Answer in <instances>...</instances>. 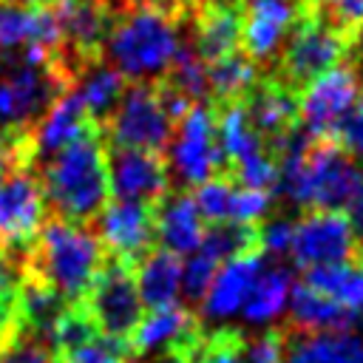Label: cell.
Wrapping results in <instances>:
<instances>
[{
  "label": "cell",
  "mask_w": 363,
  "mask_h": 363,
  "mask_svg": "<svg viewBox=\"0 0 363 363\" xmlns=\"http://www.w3.org/2000/svg\"><path fill=\"white\" fill-rule=\"evenodd\" d=\"M184 20L187 11L153 0H130L113 11L108 37L102 43V57L125 79H162L184 45Z\"/></svg>",
  "instance_id": "cell-1"
},
{
  "label": "cell",
  "mask_w": 363,
  "mask_h": 363,
  "mask_svg": "<svg viewBox=\"0 0 363 363\" xmlns=\"http://www.w3.org/2000/svg\"><path fill=\"white\" fill-rule=\"evenodd\" d=\"M40 164V187L57 218L88 224L108 204V147L99 130L79 136Z\"/></svg>",
  "instance_id": "cell-2"
},
{
  "label": "cell",
  "mask_w": 363,
  "mask_h": 363,
  "mask_svg": "<svg viewBox=\"0 0 363 363\" xmlns=\"http://www.w3.org/2000/svg\"><path fill=\"white\" fill-rule=\"evenodd\" d=\"M102 261V241L94 230H88V224L62 221L54 216L43 221L37 238L31 241L23 272L48 284L65 303H82Z\"/></svg>",
  "instance_id": "cell-3"
},
{
  "label": "cell",
  "mask_w": 363,
  "mask_h": 363,
  "mask_svg": "<svg viewBox=\"0 0 363 363\" xmlns=\"http://www.w3.org/2000/svg\"><path fill=\"white\" fill-rule=\"evenodd\" d=\"M346 51H349V37L306 6V11L298 17L295 28L289 31L286 43L278 51L275 79L292 94H298L309 79L337 65L346 57Z\"/></svg>",
  "instance_id": "cell-4"
},
{
  "label": "cell",
  "mask_w": 363,
  "mask_h": 363,
  "mask_svg": "<svg viewBox=\"0 0 363 363\" xmlns=\"http://www.w3.org/2000/svg\"><path fill=\"white\" fill-rule=\"evenodd\" d=\"M102 139L113 147H139L162 153L173 136V119L162 105L156 85L133 82L125 88L119 105L99 128Z\"/></svg>",
  "instance_id": "cell-5"
},
{
  "label": "cell",
  "mask_w": 363,
  "mask_h": 363,
  "mask_svg": "<svg viewBox=\"0 0 363 363\" xmlns=\"http://www.w3.org/2000/svg\"><path fill=\"white\" fill-rule=\"evenodd\" d=\"M176 122L179 128L167 142V173H173L182 184L196 187L227 170V159L216 139V105L193 102L187 113Z\"/></svg>",
  "instance_id": "cell-6"
},
{
  "label": "cell",
  "mask_w": 363,
  "mask_h": 363,
  "mask_svg": "<svg viewBox=\"0 0 363 363\" xmlns=\"http://www.w3.org/2000/svg\"><path fill=\"white\" fill-rule=\"evenodd\" d=\"M360 94V71L354 65H332L298 91V125L309 139L337 136Z\"/></svg>",
  "instance_id": "cell-7"
},
{
  "label": "cell",
  "mask_w": 363,
  "mask_h": 363,
  "mask_svg": "<svg viewBox=\"0 0 363 363\" xmlns=\"http://www.w3.org/2000/svg\"><path fill=\"white\" fill-rule=\"evenodd\" d=\"M82 306L88 309L96 332L105 337H128L142 318V298L136 289L133 264L111 258L102 261L99 272L94 275Z\"/></svg>",
  "instance_id": "cell-8"
},
{
  "label": "cell",
  "mask_w": 363,
  "mask_h": 363,
  "mask_svg": "<svg viewBox=\"0 0 363 363\" xmlns=\"http://www.w3.org/2000/svg\"><path fill=\"white\" fill-rule=\"evenodd\" d=\"M45 221V199L37 173L28 164L0 173V247L28 252Z\"/></svg>",
  "instance_id": "cell-9"
},
{
  "label": "cell",
  "mask_w": 363,
  "mask_h": 363,
  "mask_svg": "<svg viewBox=\"0 0 363 363\" xmlns=\"http://www.w3.org/2000/svg\"><path fill=\"white\" fill-rule=\"evenodd\" d=\"M48 9L60 26L62 60L71 74H77L88 60L102 57V43L113 20L108 0H51Z\"/></svg>",
  "instance_id": "cell-10"
},
{
  "label": "cell",
  "mask_w": 363,
  "mask_h": 363,
  "mask_svg": "<svg viewBox=\"0 0 363 363\" xmlns=\"http://www.w3.org/2000/svg\"><path fill=\"white\" fill-rule=\"evenodd\" d=\"M289 255L301 269L360 255L354 233L340 210H309L292 230Z\"/></svg>",
  "instance_id": "cell-11"
},
{
  "label": "cell",
  "mask_w": 363,
  "mask_h": 363,
  "mask_svg": "<svg viewBox=\"0 0 363 363\" xmlns=\"http://www.w3.org/2000/svg\"><path fill=\"white\" fill-rule=\"evenodd\" d=\"M303 11L306 0H241L244 54L255 65L275 60Z\"/></svg>",
  "instance_id": "cell-12"
},
{
  "label": "cell",
  "mask_w": 363,
  "mask_h": 363,
  "mask_svg": "<svg viewBox=\"0 0 363 363\" xmlns=\"http://www.w3.org/2000/svg\"><path fill=\"white\" fill-rule=\"evenodd\" d=\"M108 184L116 199L156 204L170 193V173L162 153L139 147H108Z\"/></svg>",
  "instance_id": "cell-13"
},
{
  "label": "cell",
  "mask_w": 363,
  "mask_h": 363,
  "mask_svg": "<svg viewBox=\"0 0 363 363\" xmlns=\"http://www.w3.org/2000/svg\"><path fill=\"white\" fill-rule=\"evenodd\" d=\"M99 241L111 258L136 264L145 252H150L156 241L153 230V207L145 201L116 199L99 210Z\"/></svg>",
  "instance_id": "cell-14"
},
{
  "label": "cell",
  "mask_w": 363,
  "mask_h": 363,
  "mask_svg": "<svg viewBox=\"0 0 363 363\" xmlns=\"http://www.w3.org/2000/svg\"><path fill=\"white\" fill-rule=\"evenodd\" d=\"M99 130V125H94V119L88 116L85 105L79 102L74 88H65L45 111L43 116L31 125L28 136H26V150H28V167L48 159L51 153L62 150L65 145L77 142L79 136Z\"/></svg>",
  "instance_id": "cell-15"
},
{
  "label": "cell",
  "mask_w": 363,
  "mask_h": 363,
  "mask_svg": "<svg viewBox=\"0 0 363 363\" xmlns=\"http://www.w3.org/2000/svg\"><path fill=\"white\" fill-rule=\"evenodd\" d=\"M261 267H264L261 250H247V252L227 258L224 267L216 269V275H213V281L201 298L204 318L207 320H224V318L235 315L244 306L250 286L258 278Z\"/></svg>",
  "instance_id": "cell-16"
},
{
  "label": "cell",
  "mask_w": 363,
  "mask_h": 363,
  "mask_svg": "<svg viewBox=\"0 0 363 363\" xmlns=\"http://www.w3.org/2000/svg\"><path fill=\"white\" fill-rule=\"evenodd\" d=\"M199 332L193 312L173 301L164 306L150 309L145 318H139V323L133 326V332L128 335V349L130 357L133 354H164L173 349H182L193 335Z\"/></svg>",
  "instance_id": "cell-17"
},
{
  "label": "cell",
  "mask_w": 363,
  "mask_h": 363,
  "mask_svg": "<svg viewBox=\"0 0 363 363\" xmlns=\"http://www.w3.org/2000/svg\"><path fill=\"white\" fill-rule=\"evenodd\" d=\"M241 102L255 133L269 147L298 125V96L278 79H258Z\"/></svg>",
  "instance_id": "cell-18"
},
{
  "label": "cell",
  "mask_w": 363,
  "mask_h": 363,
  "mask_svg": "<svg viewBox=\"0 0 363 363\" xmlns=\"http://www.w3.org/2000/svg\"><path fill=\"white\" fill-rule=\"evenodd\" d=\"M284 363H363V337L346 332L284 329Z\"/></svg>",
  "instance_id": "cell-19"
},
{
  "label": "cell",
  "mask_w": 363,
  "mask_h": 363,
  "mask_svg": "<svg viewBox=\"0 0 363 363\" xmlns=\"http://www.w3.org/2000/svg\"><path fill=\"white\" fill-rule=\"evenodd\" d=\"M153 230L156 241L164 250L176 255H190L204 238V218L199 216L193 196L167 193L162 201L153 204Z\"/></svg>",
  "instance_id": "cell-20"
},
{
  "label": "cell",
  "mask_w": 363,
  "mask_h": 363,
  "mask_svg": "<svg viewBox=\"0 0 363 363\" xmlns=\"http://www.w3.org/2000/svg\"><path fill=\"white\" fill-rule=\"evenodd\" d=\"M71 88L77 91V96L85 105V111L94 119V125L102 128L105 119L119 105V99H122V94H125L128 85H125V77L111 62H102V57H96V60H88L74 74Z\"/></svg>",
  "instance_id": "cell-21"
},
{
  "label": "cell",
  "mask_w": 363,
  "mask_h": 363,
  "mask_svg": "<svg viewBox=\"0 0 363 363\" xmlns=\"http://www.w3.org/2000/svg\"><path fill=\"white\" fill-rule=\"evenodd\" d=\"M289 312H292L289 326L303 332H346L357 320L352 309H346L343 303H337L335 298H329L326 292L309 284H301L289 292Z\"/></svg>",
  "instance_id": "cell-22"
},
{
  "label": "cell",
  "mask_w": 363,
  "mask_h": 363,
  "mask_svg": "<svg viewBox=\"0 0 363 363\" xmlns=\"http://www.w3.org/2000/svg\"><path fill=\"white\" fill-rule=\"evenodd\" d=\"M136 289L142 298V306L156 309L164 303H173L182 289V258L170 250H150L133 264Z\"/></svg>",
  "instance_id": "cell-23"
},
{
  "label": "cell",
  "mask_w": 363,
  "mask_h": 363,
  "mask_svg": "<svg viewBox=\"0 0 363 363\" xmlns=\"http://www.w3.org/2000/svg\"><path fill=\"white\" fill-rule=\"evenodd\" d=\"M289 292H292V272L281 264H269V267L264 264L250 286L241 312L250 323H269L286 309Z\"/></svg>",
  "instance_id": "cell-24"
},
{
  "label": "cell",
  "mask_w": 363,
  "mask_h": 363,
  "mask_svg": "<svg viewBox=\"0 0 363 363\" xmlns=\"http://www.w3.org/2000/svg\"><path fill=\"white\" fill-rule=\"evenodd\" d=\"M303 284L326 292L346 309L360 312L363 309V255H354V258L337 261V264L309 267L303 275Z\"/></svg>",
  "instance_id": "cell-25"
},
{
  "label": "cell",
  "mask_w": 363,
  "mask_h": 363,
  "mask_svg": "<svg viewBox=\"0 0 363 363\" xmlns=\"http://www.w3.org/2000/svg\"><path fill=\"white\" fill-rule=\"evenodd\" d=\"M216 139H218V147L227 159V167L261 147L264 139L255 133L250 116H247V108L241 99H233V102H218V111H216Z\"/></svg>",
  "instance_id": "cell-26"
},
{
  "label": "cell",
  "mask_w": 363,
  "mask_h": 363,
  "mask_svg": "<svg viewBox=\"0 0 363 363\" xmlns=\"http://www.w3.org/2000/svg\"><path fill=\"white\" fill-rule=\"evenodd\" d=\"M255 82H258V65L241 51H233L207 62V88L216 105L244 99Z\"/></svg>",
  "instance_id": "cell-27"
},
{
  "label": "cell",
  "mask_w": 363,
  "mask_h": 363,
  "mask_svg": "<svg viewBox=\"0 0 363 363\" xmlns=\"http://www.w3.org/2000/svg\"><path fill=\"white\" fill-rule=\"evenodd\" d=\"M184 363H244V335L238 329L196 332L182 346Z\"/></svg>",
  "instance_id": "cell-28"
},
{
  "label": "cell",
  "mask_w": 363,
  "mask_h": 363,
  "mask_svg": "<svg viewBox=\"0 0 363 363\" xmlns=\"http://www.w3.org/2000/svg\"><path fill=\"white\" fill-rule=\"evenodd\" d=\"M199 250L207 252L216 261H227L238 252L258 250V224L216 221L210 230H204V238H201Z\"/></svg>",
  "instance_id": "cell-29"
},
{
  "label": "cell",
  "mask_w": 363,
  "mask_h": 363,
  "mask_svg": "<svg viewBox=\"0 0 363 363\" xmlns=\"http://www.w3.org/2000/svg\"><path fill=\"white\" fill-rule=\"evenodd\" d=\"M162 82H167L170 88H176L179 94H184L190 102H201L210 96L207 88V62L184 43L173 60V65L167 68V74L162 77Z\"/></svg>",
  "instance_id": "cell-30"
},
{
  "label": "cell",
  "mask_w": 363,
  "mask_h": 363,
  "mask_svg": "<svg viewBox=\"0 0 363 363\" xmlns=\"http://www.w3.org/2000/svg\"><path fill=\"white\" fill-rule=\"evenodd\" d=\"M96 335L99 332L88 315V309L82 303H68L51 332V349H54V354H62V352H71V349L94 340Z\"/></svg>",
  "instance_id": "cell-31"
},
{
  "label": "cell",
  "mask_w": 363,
  "mask_h": 363,
  "mask_svg": "<svg viewBox=\"0 0 363 363\" xmlns=\"http://www.w3.org/2000/svg\"><path fill=\"white\" fill-rule=\"evenodd\" d=\"M233 187H235V182H233L230 176H224V173H218V176H213V179L196 184V196H193V201H196L199 216H201L204 221H210V224H216V221H227Z\"/></svg>",
  "instance_id": "cell-32"
},
{
  "label": "cell",
  "mask_w": 363,
  "mask_h": 363,
  "mask_svg": "<svg viewBox=\"0 0 363 363\" xmlns=\"http://www.w3.org/2000/svg\"><path fill=\"white\" fill-rule=\"evenodd\" d=\"M60 363H128L130 357V349H128V340L125 337H105V335H96L94 340L71 349V352H62V354H54Z\"/></svg>",
  "instance_id": "cell-33"
},
{
  "label": "cell",
  "mask_w": 363,
  "mask_h": 363,
  "mask_svg": "<svg viewBox=\"0 0 363 363\" xmlns=\"http://www.w3.org/2000/svg\"><path fill=\"white\" fill-rule=\"evenodd\" d=\"M272 207V196L267 190H252V187H233L230 196V213L227 221H238V224H261V218L269 213Z\"/></svg>",
  "instance_id": "cell-34"
},
{
  "label": "cell",
  "mask_w": 363,
  "mask_h": 363,
  "mask_svg": "<svg viewBox=\"0 0 363 363\" xmlns=\"http://www.w3.org/2000/svg\"><path fill=\"white\" fill-rule=\"evenodd\" d=\"M216 267H218V261L210 258L201 250H196L187 258V264H182V289H184V295L190 301L201 303V298H204V292H207V286H210V281L216 275Z\"/></svg>",
  "instance_id": "cell-35"
},
{
  "label": "cell",
  "mask_w": 363,
  "mask_h": 363,
  "mask_svg": "<svg viewBox=\"0 0 363 363\" xmlns=\"http://www.w3.org/2000/svg\"><path fill=\"white\" fill-rule=\"evenodd\" d=\"M244 363H284V329H267L244 340Z\"/></svg>",
  "instance_id": "cell-36"
},
{
  "label": "cell",
  "mask_w": 363,
  "mask_h": 363,
  "mask_svg": "<svg viewBox=\"0 0 363 363\" xmlns=\"http://www.w3.org/2000/svg\"><path fill=\"white\" fill-rule=\"evenodd\" d=\"M292 230L295 224L286 216H275L267 224H258V250L272 255H286L292 244Z\"/></svg>",
  "instance_id": "cell-37"
},
{
  "label": "cell",
  "mask_w": 363,
  "mask_h": 363,
  "mask_svg": "<svg viewBox=\"0 0 363 363\" xmlns=\"http://www.w3.org/2000/svg\"><path fill=\"white\" fill-rule=\"evenodd\" d=\"M335 139H340V147L363 164V88H360V94H357V99H354V105H352L349 116L343 119Z\"/></svg>",
  "instance_id": "cell-38"
},
{
  "label": "cell",
  "mask_w": 363,
  "mask_h": 363,
  "mask_svg": "<svg viewBox=\"0 0 363 363\" xmlns=\"http://www.w3.org/2000/svg\"><path fill=\"white\" fill-rule=\"evenodd\" d=\"M343 216H346V221H349V227H352V233H354L357 250H360V255H363V179L357 182V187H354L352 196L346 199Z\"/></svg>",
  "instance_id": "cell-39"
},
{
  "label": "cell",
  "mask_w": 363,
  "mask_h": 363,
  "mask_svg": "<svg viewBox=\"0 0 363 363\" xmlns=\"http://www.w3.org/2000/svg\"><path fill=\"white\" fill-rule=\"evenodd\" d=\"M17 164H23L20 153H17L14 147H6V145H0V173H6L9 167H17Z\"/></svg>",
  "instance_id": "cell-40"
},
{
  "label": "cell",
  "mask_w": 363,
  "mask_h": 363,
  "mask_svg": "<svg viewBox=\"0 0 363 363\" xmlns=\"http://www.w3.org/2000/svg\"><path fill=\"white\" fill-rule=\"evenodd\" d=\"M153 363H184V357H182V349H173V352H164V354H159Z\"/></svg>",
  "instance_id": "cell-41"
},
{
  "label": "cell",
  "mask_w": 363,
  "mask_h": 363,
  "mask_svg": "<svg viewBox=\"0 0 363 363\" xmlns=\"http://www.w3.org/2000/svg\"><path fill=\"white\" fill-rule=\"evenodd\" d=\"M130 3V0H128ZM153 3H162V6H170V9H179V11H190V6L196 0H153Z\"/></svg>",
  "instance_id": "cell-42"
},
{
  "label": "cell",
  "mask_w": 363,
  "mask_h": 363,
  "mask_svg": "<svg viewBox=\"0 0 363 363\" xmlns=\"http://www.w3.org/2000/svg\"><path fill=\"white\" fill-rule=\"evenodd\" d=\"M352 43H354V45H357V51L363 54V23H360V26L352 31V37H349V45H352ZM360 60H363V57H360Z\"/></svg>",
  "instance_id": "cell-43"
},
{
  "label": "cell",
  "mask_w": 363,
  "mask_h": 363,
  "mask_svg": "<svg viewBox=\"0 0 363 363\" xmlns=\"http://www.w3.org/2000/svg\"><path fill=\"white\" fill-rule=\"evenodd\" d=\"M3 3H17V6H43V3H51V0H3Z\"/></svg>",
  "instance_id": "cell-44"
},
{
  "label": "cell",
  "mask_w": 363,
  "mask_h": 363,
  "mask_svg": "<svg viewBox=\"0 0 363 363\" xmlns=\"http://www.w3.org/2000/svg\"><path fill=\"white\" fill-rule=\"evenodd\" d=\"M125 3H128V0H108V6H111V9H113V11H116V9H122V6H125Z\"/></svg>",
  "instance_id": "cell-45"
}]
</instances>
